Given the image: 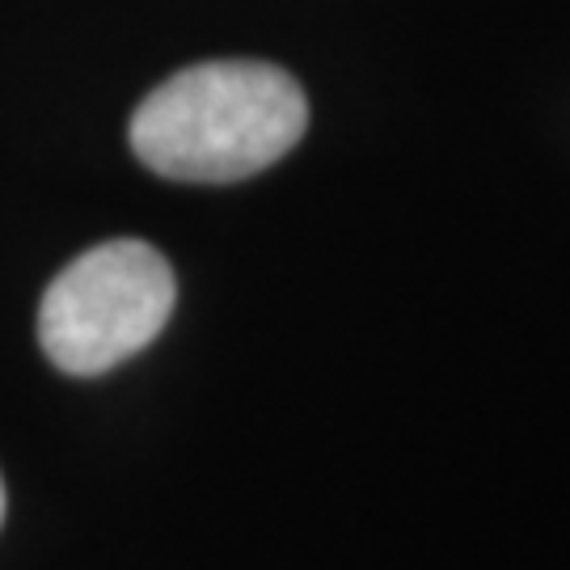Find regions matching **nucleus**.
Instances as JSON below:
<instances>
[{
	"label": "nucleus",
	"instance_id": "obj_3",
	"mask_svg": "<svg viewBox=\"0 0 570 570\" xmlns=\"http://www.w3.org/2000/svg\"><path fill=\"white\" fill-rule=\"evenodd\" d=\"M0 520H4V482H0Z\"/></svg>",
	"mask_w": 570,
	"mask_h": 570
},
{
	"label": "nucleus",
	"instance_id": "obj_1",
	"mask_svg": "<svg viewBox=\"0 0 570 570\" xmlns=\"http://www.w3.org/2000/svg\"><path fill=\"white\" fill-rule=\"evenodd\" d=\"M308 127L296 77L263 60H212L157 85L131 115V153L174 183H242Z\"/></svg>",
	"mask_w": 570,
	"mask_h": 570
},
{
	"label": "nucleus",
	"instance_id": "obj_2",
	"mask_svg": "<svg viewBox=\"0 0 570 570\" xmlns=\"http://www.w3.org/2000/svg\"><path fill=\"white\" fill-rule=\"evenodd\" d=\"M178 301L174 271L148 242H106L51 279L39 343L68 376H102L165 330Z\"/></svg>",
	"mask_w": 570,
	"mask_h": 570
}]
</instances>
